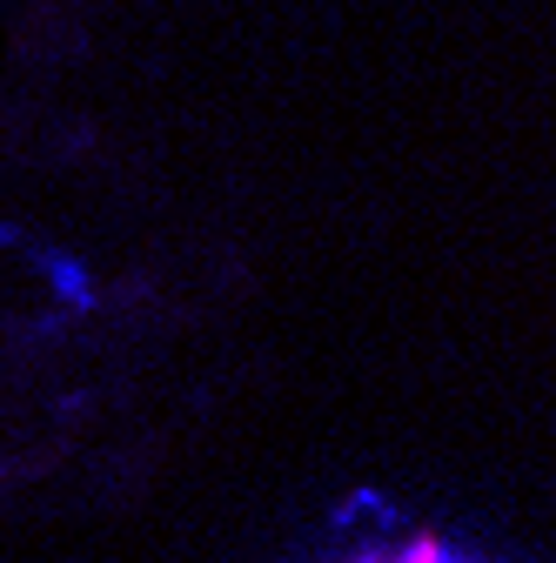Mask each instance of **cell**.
Segmentation results:
<instances>
[{"label":"cell","mask_w":556,"mask_h":563,"mask_svg":"<svg viewBox=\"0 0 556 563\" xmlns=\"http://www.w3.org/2000/svg\"><path fill=\"white\" fill-rule=\"evenodd\" d=\"M415 563H443V556H415Z\"/></svg>","instance_id":"obj_1"}]
</instances>
